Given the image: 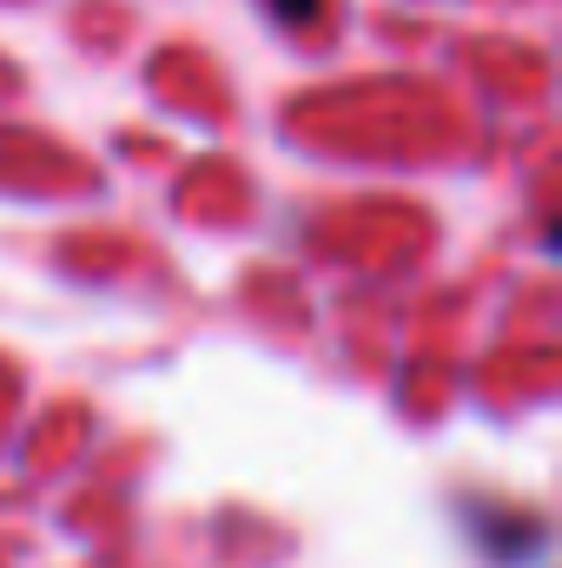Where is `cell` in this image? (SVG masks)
I'll return each instance as SVG.
<instances>
[{
    "instance_id": "6da1fadb",
    "label": "cell",
    "mask_w": 562,
    "mask_h": 568,
    "mask_svg": "<svg viewBox=\"0 0 562 568\" xmlns=\"http://www.w3.org/2000/svg\"><path fill=\"white\" fill-rule=\"evenodd\" d=\"M272 13H279V20H311L318 0H272Z\"/></svg>"
}]
</instances>
